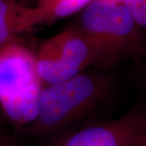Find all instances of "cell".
Instances as JSON below:
<instances>
[{
	"label": "cell",
	"mask_w": 146,
	"mask_h": 146,
	"mask_svg": "<svg viewBox=\"0 0 146 146\" xmlns=\"http://www.w3.org/2000/svg\"><path fill=\"white\" fill-rule=\"evenodd\" d=\"M45 146H146V108L115 119L90 123L46 139Z\"/></svg>",
	"instance_id": "obj_5"
},
{
	"label": "cell",
	"mask_w": 146,
	"mask_h": 146,
	"mask_svg": "<svg viewBox=\"0 0 146 146\" xmlns=\"http://www.w3.org/2000/svg\"><path fill=\"white\" fill-rule=\"evenodd\" d=\"M76 27L94 43L98 68L104 70L140 55L145 48L141 28L120 1L93 0L80 11Z\"/></svg>",
	"instance_id": "obj_2"
},
{
	"label": "cell",
	"mask_w": 146,
	"mask_h": 146,
	"mask_svg": "<svg viewBox=\"0 0 146 146\" xmlns=\"http://www.w3.org/2000/svg\"><path fill=\"white\" fill-rule=\"evenodd\" d=\"M30 11L17 0H0V46L33 29Z\"/></svg>",
	"instance_id": "obj_6"
},
{
	"label": "cell",
	"mask_w": 146,
	"mask_h": 146,
	"mask_svg": "<svg viewBox=\"0 0 146 146\" xmlns=\"http://www.w3.org/2000/svg\"><path fill=\"white\" fill-rule=\"evenodd\" d=\"M44 85L66 81L98 64V53L92 41L76 26L47 38L35 52Z\"/></svg>",
	"instance_id": "obj_4"
},
{
	"label": "cell",
	"mask_w": 146,
	"mask_h": 146,
	"mask_svg": "<svg viewBox=\"0 0 146 146\" xmlns=\"http://www.w3.org/2000/svg\"><path fill=\"white\" fill-rule=\"evenodd\" d=\"M0 146H21L18 141L11 136L7 133L4 137L0 140Z\"/></svg>",
	"instance_id": "obj_9"
},
{
	"label": "cell",
	"mask_w": 146,
	"mask_h": 146,
	"mask_svg": "<svg viewBox=\"0 0 146 146\" xmlns=\"http://www.w3.org/2000/svg\"><path fill=\"white\" fill-rule=\"evenodd\" d=\"M93 0H38L31 7V21L33 29L49 25L80 11Z\"/></svg>",
	"instance_id": "obj_7"
},
{
	"label": "cell",
	"mask_w": 146,
	"mask_h": 146,
	"mask_svg": "<svg viewBox=\"0 0 146 146\" xmlns=\"http://www.w3.org/2000/svg\"><path fill=\"white\" fill-rule=\"evenodd\" d=\"M43 87L35 52L20 38L0 46V109L21 131L36 119Z\"/></svg>",
	"instance_id": "obj_3"
},
{
	"label": "cell",
	"mask_w": 146,
	"mask_h": 146,
	"mask_svg": "<svg viewBox=\"0 0 146 146\" xmlns=\"http://www.w3.org/2000/svg\"><path fill=\"white\" fill-rule=\"evenodd\" d=\"M123 3L141 29H146V0H123Z\"/></svg>",
	"instance_id": "obj_8"
},
{
	"label": "cell",
	"mask_w": 146,
	"mask_h": 146,
	"mask_svg": "<svg viewBox=\"0 0 146 146\" xmlns=\"http://www.w3.org/2000/svg\"><path fill=\"white\" fill-rule=\"evenodd\" d=\"M112 80L104 69L85 71L60 83L44 85L35 121L21 131L48 139L72 128L110 97Z\"/></svg>",
	"instance_id": "obj_1"
},
{
	"label": "cell",
	"mask_w": 146,
	"mask_h": 146,
	"mask_svg": "<svg viewBox=\"0 0 146 146\" xmlns=\"http://www.w3.org/2000/svg\"><path fill=\"white\" fill-rule=\"evenodd\" d=\"M117 1H120V2H123V0H117Z\"/></svg>",
	"instance_id": "obj_10"
}]
</instances>
